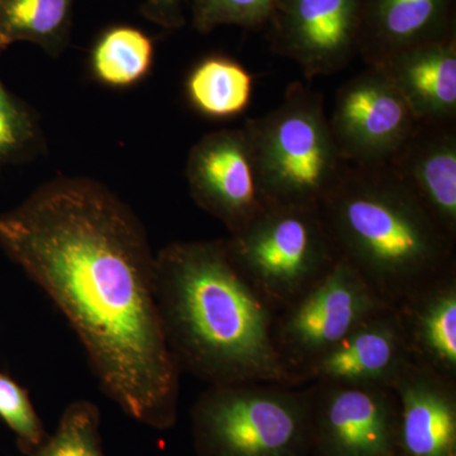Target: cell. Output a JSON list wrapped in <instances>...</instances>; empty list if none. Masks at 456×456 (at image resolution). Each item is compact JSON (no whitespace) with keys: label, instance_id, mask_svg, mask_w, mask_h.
<instances>
[{"label":"cell","instance_id":"13","mask_svg":"<svg viewBox=\"0 0 456 456\" xmlns=\"http://www.w3.org/2000/svg\"><path fill=\"white\" fill-rule=\"evenodd\" d=\"M392 389L398 456H456V382L410 362Z\"/></svg>","mask_w":456,"mask_h":456},{"label":"cell","instance_id":"10","mask_svg":"<svg viewBox=\"0 0 456 456\" xmlns=\"http://www.w3.org/2000/svg\"><path fill=\"white\" fill-rule=\"evenodd\" d=\"M187 180L197 206L226 226L242 230L269 202L261 189L245 128L206 134L191 150Z\"/></svg>","mask_w":456,"mask_h":456},{"label":"cell","instance_id":"15","mask_svg":"<svg viewBox=\"0 0 456 456\" xmlns=\"http://www.w3.org/2000/svg\"><path fill=\"white\" fill-rule=\"evenodd\" d=\"M452 0H362L358 53L368 66L454 35Z\"/></svg>","mask_w":456,"mask_h":456},{"label":"cell","instance_id":"18","mask_svg":"<svg viewBox=\"0 0 456 456\" xmlns=\"http://www.w3.org/2000/svg\"><path fill=\"white\" fill-rule=\"evenodd\" d=\"M187 95L191 106L203 116L232 118L250 106L253 77L230 57H206L189 74Z\"/></svg>","mask_w":456,"mask_h":456},{"label":"cell","instance_id":"20","mask_svg":"<svg viewBox=\"0 0 456 456\" xmlns=\"http://www.w3.org/2000/svg\"><path fill=\"white\" fill-rule=\"evenodd\" d=\"M154 42L134 27L108 29L92 53V70L99 82L126 88L141 82L154 62Z\"/></svg>","mask_w":456,"mask_h":456},{"label":"cell","instance_id":"22","mask_svg":"<svg viewBox=\"0 0 456 456\" xmlns=\"http://www.w3.org/2000/svg\"><path fill=\"white\" fill-rule=\"evenodd\" d=\"M3 51L0 47V56ZM40 143L41 131L35 113L0 79V169L29 158Z\"/></svg>","mask_w":456,"mask_h":456},{"label":"cell","instance_id":"5","mask_svg":"<svg viewBox=\"0 0 456 456\" xmlns=\"http://www.w3.org/2000/svg\"><path fill=\"white\" fill-rule=\"evenodd\" d=\"M310 384L208 386L191 407L197 456H310Z\"/></svg>","mask_w":456,"mask_h":456},{"label":"cell","instance_id":"16","mask_svg":"<svg viewBox=\"0 0 456 456\" xmlns=\"http://www.w3.org/2000/svg\"><path fill=\"white\" fill-rule=\"evenodd\" d=\"M419 122L456 123V40L417 45L377 65Z\"/></svg>","mask_w":456,"mask_h":456},{"label":"cell","instance_id":"21","mask_svg":"<svg viewBox=\"0 0 456 456\" xmlns=\"http://www.w3.org/2000/svg\"><path fill=\"white\" fill-rule=\"evenodd\" d=\"M99 428L97 404L86 399L75 401L65 408L53 435L27 456H106Z\"/></svg>","mask_w":456,"mask_h":456},{"label":"cell","instance_id":"4","mask_svg":"<svg viewBox=\"0 0 456 456\" xmlns=\"http://www.w3.org/2000/svg\"><path fill=\"white\" fill-rule=\"evenodd\" d=\"M320 93L294 83L281 106L244 125L269 203L320 209L347 163L336 145Z\"/></svg>","mask_w":456,"mask_h":456},{"label":"cell","instance_id":"7","mask_svg":"<svg viewBox=\"0 0 456 456\" xmlns=\"http://www.w3.org/2000/svg\"><path fill=\"white\" fill-rule=\"evenodd\" d=\"M386 307L391 305L380 301L349 264L338 259L311 289L275 312L273 344L294 386L299 371Z\"/></svg>","mask_w":456,"mask_h":456},{"label":"cell","instance_id":"6","mask_svg":"<svg viewBox=\"0 0 456 456\" xmlns=\"http://www.w3.org/2000/svg\"><path fill=\"white\" fill-rule=\"evenodd\" d=\"M224 245L237 272L274 314L311 289L340 259L320 209L307 207L269 203Z\"/></svg>","mask_w":456,"mask_h":456},{"label":"cell","instance_id":"23","mask_svg":"<svg viewBox=\"0 0 456 456\" xmlns=\"http://www.w3.org/2000/svg\"><path fill=\"white\" fill-rule=\"evenodd\" d=\"M0 419L13 432L18 450L23 456L40 448L49 437L25 387L3 371H0Z\"/></svg>","mask_w":456,"mask_h":456},{"label":"cell","instance_id":"25","mask_svg":"<svg viewBox=\"0 0 456 456\" xmlns=\"http://www.w3.org/2000/svg\"><path fill=\"white\" fill-rule=\"evenodd\" d=\"M187 0H146L143 12L150 20L165 28H179L184 25V9Z\"/></svg>","mask_w":456,"mask_h":456},{"label":"cell","instance_id":"12","mask_svg":"<svg viewBox=\"0 0 456 456\" xmlns=\"http://www.w3.org/2000/svg\"><path fill=\"white\" fill-rule=\"evenodd\" d=\"M410 362L397 312L395 307H386L299 371L296 383L368 384L392 388Z\"/></svg>","mask_w":456,"mask_h":456},{"label":"cell","instance_id":"14","mask_svg":"<svg viewBox=\"0 0 456 456\" xmlns=\"http://www.w3.org/2000/svg\"><path fill=\"white\" fill-rule=\"evenodd\" d=\"M387 165L456 242V123H417Z\"/></svg>","mask_w":456,"mask_h":456},{"label":"cell","instance_id":"1","mask_svg":"<svg viewBox=\"0 0 456 456\" xmlns=\"http://www.w3.org/2000/svg\"><path fill=\"white\" fill-rule=\"evenodd\" d=\"M0 248L68 321L104 395L140 424L174 428L182 371L156 305L155 254L130 207L95 180H51L0 213Z\"/></svg>","mask_w":456,"mask_h":456},{"label":"cell","instance_id":"19","mask_svg":"<svg viewBox=\"0 0 456 456\" xmlns=\"http://www.w3.org/2000/svg\"><path fill=\"white\" fill-rule=\"evenodd\" d=\"M74 0H0V47L32 42L57 55L64 50Z\"/></svg>","mask_w":456,"mask_h":456},{"label":"cell","instance_id":"8","mask_svg":"<svg viewBox=\"0 0 456 456\" xmlns=\"http://www.w3.org/2000/svg\"><path fill=\"white\" fill-rule=\"evenodd\" d=\"M310 386V456H398V407L391 387Z\"/></svg>","mask_w":456,"mask_h":456},{"label":"cell","instance_id":"17","mask_svg":"<svg viewBox=\"0 0 456 456\" xmlns=\"http://www.w3.org/2000/svg\"><path fill=\"white\" fill-rule=\"evenodd\" d=\"M411 362L456 382V270L395 307Z\"/></svg>","mask_w":456,"mask_h":456},{"label":"cell","instance_id":"3","mask_svg":"<svg viewBox=\"0 0 456 456\" xmlns=\"http://www.w3.org/2000/svg\"><path fill=\"white\" fill-rule=\"evenodd\" d=\"M320 213L338 257L391 307L456 270V242L388 165L347 164Z\"/></svg>","mask_w":456,"mask_h":456},{"label":"cell","instance_id":"2","mask_svg":"<svg viewBox=\"0 0 456 456\" xmlns=\"http://www.w3.org/2000/svg\"><path fill=\"white\" fill-rule=\"evenodd\" d=\"M154 289L182 373L208 386L293 384L273 344L274 312L237 272L224 240L165 246L155 254Z\"/></svg>","mask_w":456,"mask_h":456},{"label":"cell","instance_id":"24","mask_svg":"<svg viewBox=\"0 0 456 456\" xmlns=\"http://www.w3.org/2000/svg\"><path fill=\"white\" fill-rule=\"evenodd\" d=\"M278 0H193L194 27L209 32L221 26L254 28L268 25Z\"/></svg>","mask_w":456,"mask_h":456},{"label":"cell","instance_id":"9","mask_svg":"<svg viewBox=\"0 0 456 456\" xmlns=\"http://www.w3.org/2000/svg\"><path fill=\"white\" fill-rule=\"evenodd\" d=\"M329 119L342 159L365 167L388 164L419 123L377 66H368L341 86Z\"/></svg>","mask_w":456,"mask_h":456},{"label":"cell","instance_id":"11","mask_svg":"<svg viewBox=\"0 0 456 456\" xmlns=\"http://www.w3.org/2000/svg\"><path fill=\"white\" fill-rule=\"evenodd\" d=\"M362 0H278L273 49L312 77L338 73L358 53Z\"/></svg>","mask_w":456,"mask_h":456}]
</instances>
